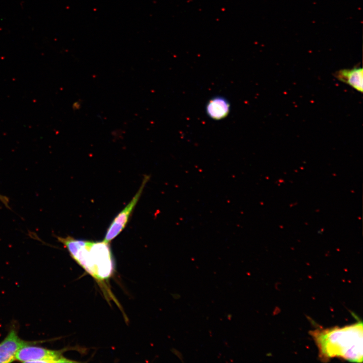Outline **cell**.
<instances>
[{"label": "cell", "mask_w": 363, "mask_h": 363, "mask_svg": "<svg viewBox=\"0 0 363 363\" xmlns=\"http://www.w3.org/2000/svg\"><path fill=\"white\" fill-rule=\"evenodd\" d=\"M311 335L318 348L319 356L322 361L339 357L351 362H362L361 322L343 327L316 329L311 331Z\"/></svg>", "instance_id": "cell-1"}, {"label": "cell", "mask_w": 363, "mask_h": 363, "mask_svg": "<svg viewBox=\"0 0 363 363\" xmlns=\"http://www.w3.org/2000/svg\"><path fill=\"white\" fill-rule=\"evenodd\" d=\"M72 258L99 282L109 278L114 261L109 243L77 239L70 236L57 237Z\"/></svg>", "instance_id": "cell-2"}, {"label": "cell", "mask_w": 363, "mask_h": 363, "mask_svg": "<svg viewBox=\"0 0 363 363\" xmlns=\"http://www.w3.org/2000/svg\"><path fill=\"white\" fill-rule=\"evenodd\" d=\"M33 344H28L21 347L16 354V360L24 362H75L65 357L60 351L34 346Z\"/></svg>", "instance_id": "cell-3"}, {"label": "cell", "mask_w": 363, "mask_h": 363, "mask_svg": "<svg viewBox=\"0 0 363 363\" xmlns=\"http://www.w3.org/2000/svg\"><path fill=\"white\" fill-rule=\"evenodd\" d=\"M149 176L145 175L137 193L126 206L116 215L110 224L104 241L109 243L115 238L125 228L129 217L141 196L143 189L149 180Z\"/></svg>", "instance_id": "cell-4"}, {"label": "cell", "mask_w": 363, "mask_h": 363, "mask_svg": "<svg viewBox=\"0 0 363 363\" xmlns=\"http://www.w3.org/2000/svg\"><path fill=\"white\" fill-rule=\"evenodd\" d=\"M32 342L21 339L17 330L12 328L7 336L0 342V362H11L16 360V356L23 346L33 344Z\"/></svg>", "instance_id": "cell-5"}, {"label": "cell", "mask_w": 363, "mask_h": 363, "mask_svg": "<svg viewBox=\"0 0 363 363\" xmlns=\"http://www.w3.org/2000/svg\"><path fill=\"white\" fill-rule=\"evenodd\" d=\"M338 80L343 82L357 91L362 92L363 71L362 68L341 69L334 74Z\"/></svg>", "instance_id": "cell-6"}, {"label": "cell", "mask_w": 363, "mask_h": 363, "mask_svg": "<svg viewBox=\"0 0 363 363\" xmlns=\"http://www.w3.org/2000/svg\"><path fill=\"white\" fill-rule=\"evenodd\" d=\"M206 111L210 118L215 120L221 119L229 113L230 104L225 98L220 96L215 97L207 103Z\"/></svg>", "instance_id": "cell-7"}, {"label": "cell", "mask_w": 363, "mask_h": 363, "mask_svg": "<svg viewBox=\"0 0 363 363\" xmlns=\"http://www.w3.org/2000/svg\"><path fill=\"white\" fill-rule=\"evenodd\" d=\"M0 201L5 204L6 206L8 207L9 200L7 197L0 194Z\"/></svg>", "instance_id": "cell-8"}, {"label": "cell", "mask_w": 363, "mask_h": 363, "mask_svg": "<svg viewBox=\"0 0 363 363\" xmlns=\"http://www.w3.org/2000/svg\"><path fill=\"white\" fill-rule=\"evenodd\" d=\"M178 296H179L178 294H173V297H174L175 299H178L179 297Z\"/></svg>", "instance_id": "cell-9"}]
</instances>
